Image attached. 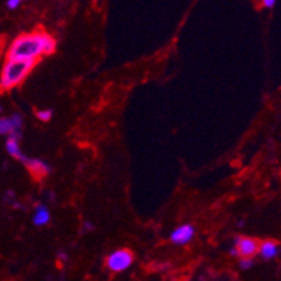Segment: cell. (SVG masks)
Here are the masks:
<instances>
[{"label":"cell","instance_id":"obj_5","mask_svg":"<svg viewBox=\"0 0 281 281\" xmlns=\"http://www.w3.org/2000/svg\"><path fill=\"white\" fill-rule=\"evenodd\" d=\"M195 229L191 224H183V225H179L177 228H174L170 234V242L173 245L177 246H183L190 243L193 239H194Z\"/></svg>","mask_w":281,"mask_h":281},{"label":"cell","instance_id":"obj_2","mask_svg":"<svg viewBox=\"0 0 281 281\" xmlns=\"http://www.w3.org/2000/svg\"><path fill=\"white\" fill-rule=\"evenodd\" d=\"M34 61H20V59H6L0 73V92H7L20 86L27 79V76L35 68Z\"/></svg>","mask_w":281,"mask_h":281},{"label":"cell","instance_id":"obj_11","mask_svg":"<svg viewBox=\"0 0 281 281\" xmlns=\"http://www.w3.org/2000/svg\"><path fill=\"white\" fill-rule=\"evenodd\" d=\"M35 116H37V118L38 119H41L44 122H47V121H49V119L52 118V110H49V108L38 110V111L35 113Z\"/></svg>","mask_w":281,"mask_h":281},{"label":"cell","instance_id":"obj_1","mask_svg":"<svg viewBox=\"0 0 281 281\" xmlns=\"http://www.w3.org/2000/svg\"><path fill=\"white\" fill-rule=\"evenodd\" d=\"M56 41L45 31H33L19 35L6 52V59H20L37 62L44 55L55 52Z\"/></svg>","mask_w":281,"mask_h":281},{"label":"cell","instance_id":"obj_8","mask_svg":"<svg viewBox=\"0 0 281 281\" xmlns=\"http://www.w3.org/2000/svg\"><path fill=\"white\" fill-rule=\"evenodd\" d=\"M20 138H22V132H13L7 137L6 140V151L10 155L11 158L17 159L22 162L25 158V155L23 153L22 148H20Z\"/></svg>","mask_w":281,"mask_h":281},{"label":"cell","instance_id":"obj_6","mask_svg":"<svg viewBox=\"0 0 281 281\" xmlns=\"http://www.w3.org/2000/svg\"><path fill=\"white\" fill-rule=\"evenodd\" d=\"M23 117L13 114L10 117H0V137H9L13 132H22Z\"/></svg>","mask_w":281,"mask_h":281},{"label":"cell","instance_id":"obj_9","mask_svg":"<svg viewBox=\"0 0 281 281\" xmlns=\"http://www.w3.org/2000/svg\"><path fill=\"white\" fill-rule=\"evenodd\" d=\"M280 252L279 243L274 240H264L261 242L259 246V255L261 256V259L271 260L274 259Z\"/></svg>","mask_w":281,"mask_h":281},{"label":"cell","instance_id":"obj_3","mask_svg":"<svg viewBox=\"0 0 281 281\" xmlns=\"http://www.w3.org/2000/svg\"><path fill=\"white\" fill-rule=\"evenodd\" d=\"M134 263V255L128 249H117L111 252L106 259V266L113 273H122L128 270Z\"/></svg>","mask_w":281,"mask_h":281},{"label":"cell","instance_id":"obj_10","mask_svg":"<svg viewBox=\"0 0 281 281\" xmlns=\"http://www.w3.org/2000/svg\"><path fill=\"white\" fill-rule=\"evenodd\" d=\"M51 222V212L48 210V207L37 206L35 212L33 216V224L35 227H45Z\"/></svg>","mask_w":281,"mask_h":281},{"label":"cell","instance_id":"obj_14","mask_svg":"<svg viewBox=\"0 0 281 281\" xmlns=\"http://www.w3.org/2000/svg\"><path fill=\"white\" fill-rule=\"evenodd\" d=\"M276 1H277V0H261V6L270 9V7H273V6L276 4Z\"/></svg>","mask_w":281,"mask_h":281},{"label":"cell","instance_id":"obj_13","mask_svg":"<svg viewBox=\"0 0 281 281\" xmlns=\"http://www.w3.org/2000/svg\"><path fill=\"white\" fill-rule=\"evenodd\" d=\"M22 1H24V0H7V7L9 9H17L20 4H22Z\"/></svg>","mask_w":281,"mask_h":281},{"label":"cell","instance_id":"obj_7","mask_svg":"<svg viewBox=\"0 0 281 281\" xmlns=\"http://www.w3.org/2000/svg\"><path fill=\"white\" fill-rule=\"evenodd\" d=\"M22 163L27 167V170L37 179H43L51 172V167L44 161H40V159H34V158H27L25 156L22 161Z\"/></svg>","mask_w":281,"mask_h":281},{"label":"cell","instance_id":"obj_4","mask_svg":"<svg viewBox=\"0 0 281 281\" xmlns=\"http://www.w3.org/2000/svg\"><path fill=\"white\" fill-rule=\"evenodd\" d=\"M234 248L238 252V258H253L259 253L260 243L253 238L248 236H236L234 242Z\"/></svg>","mask_w":281,"mask_h":281},{"label":"cell","instance_id":"obj_12","mask_svg":"<svg viewBox=\"0 0 281 281\" xmlns=\"http://www.w3.org/2000/svg\"><path fill=\"white\" fill-rule=\"evenodd\" d=\"M253 264H255V260H253V258H240V259H239V267H240V269H243V270H249V269H252V267H253Z\"/></svg>","mask_w":281,"mask_h":281}]
</instances>
